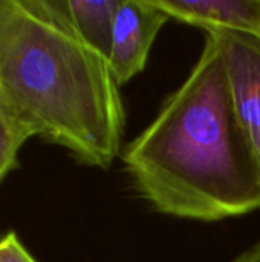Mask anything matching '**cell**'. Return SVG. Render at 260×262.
Returning a JSON list of instances; mask_svg holds the SVG:
<instances>
[{
	"label": "cell",
	"mask_w": 260,
	"mask_h": 262,
	"mask_svg": "<svg viewBox=\"0 0 260 262\" xmlns=\"http://www.w3.org/2000/svg\"><path fill=\"white\" fill-rule=\"evenodd\" d=\"M29 138H34L32 132L0 100V183L18 167V154Z\"/></svg>",
	"instance_id": "52a82bcc"
},
{
	"label": "cell",
	"mask_w": 260,
	"mask_h": 262,
	"mask_svg": "<svg viewBox=\"0 0 260 262\" xmlns=\"http://www.w3.org/2000/svg\"><path fill=\"white\" fill-rule=\"evenodd\" d=\"M75 34L107 61L120 0H58Z\"/></svg>",
	"instance_id": "8992f818"
},
{
	"label": "cell",
	"mask_w": 260,
	"mask_h": 262,
	"mask_svg": "<svg viewBox=\"0 0 260 262\" xmlns=\"http://www.w3.org/2000/svg\"><path fill=\"white\" fill-rule=\"evenodd\" d=\"M231 262H260V239L242 253H239Z\"/></svg>",
	"instance_id": "9c48e42d"
},
{
	"label": "cell",
	"mask_w": 260,
	"mask_h": 262,
	"mask_svg": "<svg viewBox=\"0 0 260 262\" xmlns=\"http://www.w3.org/2000/svg\"><path fill=\"white\" fill-rule=\"evenodd\" d=\"M0 100L34 137L80 164L106 170L120 154V86L58 0H0Z\"/></svg>",
	"instance_id": "7a4b0ae2"
},
{
	"label": "cell",
	"mask_w": 260,
	"mask_h": 262,
	"mask_svg": "<svg viewBox=\"0 0 260 262\" xmlns=\"http://www.w3.org/2000/svg\"><path fill=\"white\" fill-rule=\"evenodd\" d=\"M169 17L204 31L260 32V0H153Z\"/></svg>",
	"instance_id": "5b68a950"
},
{
	"label": "cell",
	"mask_w": 260,
	"mask_h": 262,
	"mask_svg": "<svg viewBox=\"0 0 260 262\" xmlns=\"http://www.w3.org/2000/svg\"><path fill=\"white\" fill-rule=\"evenodd\" d=\"M0 262H38L14 230L0 235Z\"/></svg>",
	"instance_id": "ba28073f"
},
{
	"label": "cell",
	"mask_w": 260,
	"mask_h": 262,
	"mask_svg": "<svg viewBox=\"0 0 260 262\" xmlns=\"http://www.w3.org/2000/svg\"><path fill=\"white\" fill-rule=\"evenodd\" d=\"M169 18L153 0H120L109 55V68L118 86L144 71L150 49Z\"/></svg>",
	"instance_id": "277c9868"
},
{
	"label": "cell",
	"mask_w": 260,
	"mask_h": 262,
	"mask_svg": "<svg viewBox=\"0 0 260 262\" xmlns=\"http://www.w3.org/2000/svg\"><path fill=\"white\" fill-rule=\"evenodd\" d=\"M225 68L239 124L260 170V32L210 29Z\"/></svg>",
	"instance_id": "3957f363"
},
{
	"label": "cell",
	"mask_w": 260,
	"mask_h": 262,
	"mask_svg": "<svg viewBox=\"0 0 260 262\" xmlns=\"http://www.w3.org/2000/svg\"><path fill=\"white\" fill-rule=\"evenodd\" d=\"M123 163L139 198L162 215L216 223L260 210V170L211 35Z\"/></svg>",
	"instance_id": "6da1fadb"
}]
</instances>
